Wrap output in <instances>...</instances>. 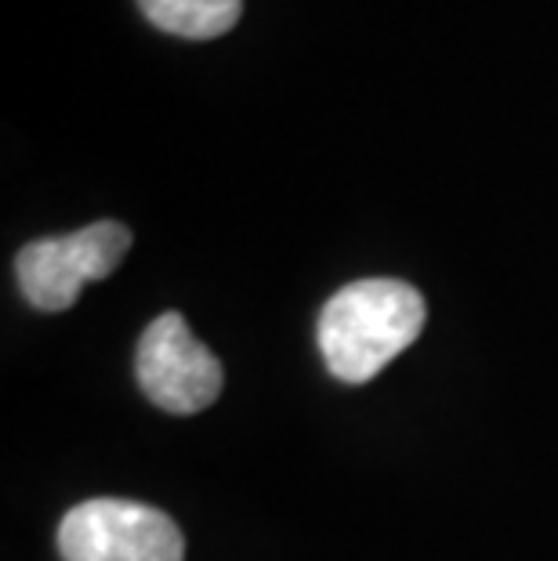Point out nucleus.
<instances>
[{
  "label": "nucleus",
  "instance_id": "f257e3e1",
  "mask_svg": "<svg viewBox=\"0 0 558 561\" xmlns=\"http://www.w3.org/2000/svg\"><path fill=\"white\" fill-rule=\"evenodd\" d=\"M429 308L418 286L402 279H360L330 297L319 312L316 341L341 385H366L421 337Z\"/></svg>",
  "mask_w": 558,
  "mask_h": 561
},
{
  "label": "nucleus",
  "instance_id": "f03ea898",
  "mask_svg": "<svg viewBox=\"0 0 558 561\" xmlns=\"http://www.w3.org/2000/svg\"><path fill=\"white\" fill-rule=\"evenodd\" d=\"M62 561H182L185 540L171 515L138 500H84L58 525Z\"/></svg>",
  "mask_w": 558,
  "mask_h": 561
},
{
  "label": "nucleus",
  "instance_id": "7ed1b4c3",
  "mask_svg": "<svg viewBox=\"0 0 558 561\" xmlns=\"http://www.w3.org/2000/svg\"><path fill=\"white\" fill-rule=\"evenodd\" d=\"M130 250V229L121 221H94L73 236L26 243L15 257L19 286L37 312H66L88 283L110 279Z\"/></svg>",
  "mask_w": 558,
  "mask_h": 561
},
{
  "label": "nucleus",
  "instance_id": "20e7f679",
  "mask_svg": "<svg viewBox=\"0 0 558 561\" xmlns=\"http://www.w3.org/2000/svg\"><path fill=\"white\" fill-rule=\"evenodd\" d=\"M135 369L146 399L174 416H193L215 405L225 385L218 355L178 312L149 322L138 341Z\"/></svg>",
  "mask_w": 558,
  "mask_h": 561
},
{
  "label": "nucleus",
  "instance_id": "39448f33",
  "mask_svg": "<svg viewBox=\"0 0 558 561\" xmlns=\"http://www.w3.org/2000/svg\"><path fill=\"white\" fill-rule=\"evenodd\" d=\"M146 19L163 33L185 41L221 37L240 19V0H138Z\"/></svg>",
  "mask_w": 558,
  "mask_h": 561
}]
</instances>
